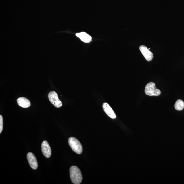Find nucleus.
<instances>
[{
  "label": "nucleus",
  "mask_w": 184,
  "mask_h": 184,
  "mask_svg": "<svg viewBox=\"0 0 184 184\" xmlns=\"http://www.w3.org/2000/svg\"><path fill=\"white\" fill-rule=\"evenodd\" d=\"M70 174L72 182L74 184L81 183L82 176L80 169L75 166H72L70 169Z\"/></svg>",
  "instance_id": "f257e3e1"
},
{
  "label": "nucleus",
  "mask_w": 184,
  "mask_h": 184,
  "mask_svg": "<svg viewBox=\"0 0 184 184\" xmlns=\"http://www.w3.org/2000/svg\"><path fill=\"white\" fill-rule=\"evenodd\" d=\"M68 143L69 146L73 151L78 154H82L83 151L82 145L78 139L74 137H70Z\"/></svg>",
  "instance_id": "f03ea898"
},
{
  "label": "nucleus",
  "mask_w": 184,
  "mask_h": 184,
  "mask_svg": "<svg viewBox=\"0 0 184 184\" xmlns=\"http://www.w3.org/2000/svg\"><path fill=\"white\" fill-rule=\"evenodd\" d=\"M145 92L146 94L149 96H159L161 94V91L156 87L154 83L151 82L147 84L145 87Z\"/></svg>",
  "instance_id": "7ed1b4c3"
},
{
  "label": "nucleus",
  "mask_w": 184,
  "mask_h": 184,
  "mask_svg": "<svg viewBox=\"0 0 184 184\" xmlns=\"http://www.w3.org/2000/svg\"><path fill=\"white\" fill-rule=\"evenodd\" d=\"M48 97L49 101L56 107L59 108L62 106V103L59 99L56 92L54 91L49 92Z\"/></svg>",
  "instance_id": "20e7f679"
},
{
  "label": "nucleus",
  "mask_w": 184,
  "mask_h": 184,
  "mask_svg": "<svg viewBox=\"0 0 184 184\" xmlns=\"http://www.w3.org/2000/svg\"><path fill=\"white\" fill-rule=\"evenodd\" d=\"M27 159L29 165L33 170L38 168V164L36 156L32 152H29L27 154Z\"/></svg>",
  "instance_id": "39448f33"
},
{
  "label": "nucleus",
  "mask_w": 184,
  "mask_h": 184,
  "mask_svg": "<svg viewBox=\"0 0 184 184\" xmlns=\"http://www.w3.org/2000/svg\"><path fill=\"white\" fill-rule=\"evenodd\" d=\"M140 51L143 55V56L148 62L150 61L153 58V54L147 48L146 46L141 45L139 47Z\"/></svg>",
  "instance_id": "423d86ee"
},
{
  "label": "nucleus",
  "mask_w": 184,
  "mask_h": 184,
  "mask_svg": "<svg viewBox=\"0 0 184 184\" xmlns=\"http://www.w3.org/2000/svg\"><path fill=\"white\" fill-rule=\"evenodd\" d=\"M42 153L46 158H49L51 155V149L48 143L46 141H44L41 145Z\"/></svg>",
  "instance_id": "0eeeda50"
},
{
  "label": "nucleus",
  "mask_w": 184,
  "mask_h": 184,
  "mask_svg": "<svg viewBox=\"0 0 184 184\" xmlns=\"http://www.w3.org/2000/svg\"><path fill=\"white\" fill-rule=\"evenodd\" d=\"M103 108L105 112L110 118L112 119L116 118V117L114 112L108 103H104L103 104Z\"/></svg>",
  "instance_id": "6e6552de"
},
{
  "label": "nucleus",
  "mask_w": 184,
  "mask_h": 184,
  "mask_svg": "<svg viewBox=\"0 0 184 184\" xmlns=\"http://www.w3.org/2000/svg\"><path fill=\"white\" fill-rule=\"evenodd\" d=\"M76 36L85 43H89L92 41L91 37L85 32L77 33Z\"/></svg>",
  "instance_id": "1a4fd4ad"
},
{
  "label": "nucleus",
  "mask_w": 184,
  "mask_h": 184,
  "mask_svg": "<svg viewBox=\"0 0 184 184\" xmlns=\"http://www.w3.org/2000/svg\"><path fill=\"white\" fill-rule=\"evenodd\" d=\"M17 101L18 105L23 108H29L31 105L30 101L24 97H20Z\"/></svg>",
  "instance_id": "9d476101"
},
{
  "label": "nucleus",
  "mask_w": 184,
  "mask_h": 184,
  "mask_svg": "<svg viewBox=\"0 0 184 184\" xmlns=\"http://www.w3.org/2000/svg\"><path fill=\"white\" fill-rule=\"evenodd\" d=\"M174 107L175 109L177 110H181L184 108V102L183 100H178L176 101Z\"/></svg>",
  "instance_id": "9b49d317"
},
{
  "label": "nucleus",
  "mask_w": 184,
  "mask_h": 184,
  "mask_svg": "<svg viewBox=\"0 0 184 184\" xmlns=\"http://www.w3.org/2000/svg\"><path fill=\"white\" fill-rule=\"evenodd\" d=\"M3 128V120L2 116L0 115V133L2 132Z\"/></svg>",
  "instance_id": "f8f14e48"
}]
</instances>
